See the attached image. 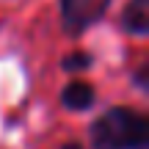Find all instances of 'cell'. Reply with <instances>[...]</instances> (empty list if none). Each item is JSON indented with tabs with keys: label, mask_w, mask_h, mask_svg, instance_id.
Returning <instances> with one entry per match:
<instances>
[{
	"label": "cell",
	"mask_w": 149,
	"mask_h": 149,
	"mask_svg": "<svg viewBox=\"0 0 149 149\" xmlns=\"http://www.w3.org/2000/svg\"><path fill=\"white\" fill-rule=\"evenodd\" d=\"M91 138L97 149H146L149 122L144 113L133 108H111L91 127Z\"/></svg>",
	"instance_id": "cell-1"
},
{
	"label": "cell",
	"mask_w": 149,
	"mask_h": 149,
	"mask_svg": "<svg viewBox=\"0 0 149 149\" xmlns=\"http://www.w3.org/2000/svg\"><path fill=\"white\" fill-rule=\"evenodd\" d=\"M111 0H61V22L66 33H83L105 17Z\"/></svg>",
	"instance_id": "cell-2"
},
{
	"label": "cell",
	"mask_w": 149,
	"mask_h": 149,
	"mask_svg": "<svg viewBox=\"0 0 149 149\" xmlns=\"http://www.w3.org/2000/svg\"><path fill=\"white\" fill-rule=\"evenodd\" d=\"M122 25H124V31L133 33V36H144L149 31V0H130V3L124 6Z\"/></svg>",
	"instance_id": "cell-3"
},
{
	"label": "cell",
	"mask_w": 149,
	"mask_h": 149,
	"mask_svg": "<svg viewBox=\"0 0 149 149\" xmlns=\"http://www.w3.org/2000/svg\"><path fill=\"white\" fill-rule=\"evenodd\" d=\"M61 102H64V108H69V111H86V108H91V102H94V88H91V83H86V80H72V83L61 91Z\"/></svg>",
	"instance_id": "cell-4"
},
{
	"label": "cell",
	"mask_w": 149,
	"mask_h": 149,
	"mask_svg": "<svg viewBox=\"0 0 149 149\" xmlns=\"http://www.w3.org/2000/svg\"><path fill=\"white\" fill-rule=\"evenodd\" d=\"M61 66H64L66 72H83V69L91 66V55L88 53H72V55H66V58L61 61Z\"/></svg>",
	"instance_id": "cell-5"
},
{
	"label": "cell",
	"mask_w": 149,
	"mask_h": 149,
	"mask_svg": "<svg viewBox=\"0 0 149 149\" xmlns=\"http://www.w3.org/2000/svg\"><path fill=\"white\" fill-rule=\"evenodd\" d=\"M135 83H138L141 88H149V86H146V66H141V69H138V74H135Z\"/></svg>",
	"instance_id": "cell-6"
},
{
	"label": "cell",
	"mask_w": 149,
	"mask_h": 149,
	"mask_svg": "<svg viewBox=\"0 0 149 149\" xmlns=\"http://www.w3.org/2000/svg\"><path fill=\"white\" fill-rule=\"evenodd\" d=\"M61 149H83V146H80V144H64Z\"/></svg>",
	"instance_id": "cell-7"
}]
</instances>
